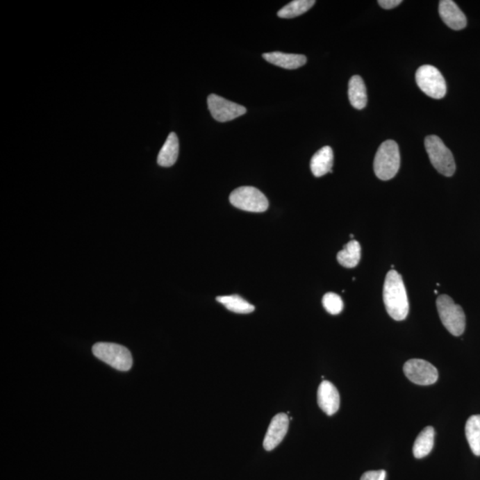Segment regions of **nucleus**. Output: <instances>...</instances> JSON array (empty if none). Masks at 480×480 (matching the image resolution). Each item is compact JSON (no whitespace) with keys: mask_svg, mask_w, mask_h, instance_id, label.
Masks as SVG:
<instances>
[{"mask_svg":"<svg viewBox=\"0 0 480 480\" xmlns=\"http://www.w3.org/2000/svg\"><path fill=\"white\" fill-rule=\"evenodd\" d=\"M383 301L388 314L393 320L402 321L408 317L409 303L405 284L402 275L394 270L386 275L383 285Z\"/></svg>","mask_w":480,"mask_h":480,"instance_id":"1","label":"nucleus"},{"mask_svg":"<svg viewBox=\"0 0 480 480\" xmlns=\"http://www.w3.org/2000/svg\"><path fill=\"white\" fill-rule=\"evenodd\" d=\"M400 167L399 146L392 140L383 142L376 152L374 170L380 180L388 181L396 176Z\"/></svg>","mask_w":480,"mask_h":480,"instance_id":"2","label":"nucleus"},{"mask_svg":"<svg viewBox=\"0 0 480 480\" xmlns=\"http://www.w3.org/2000/svg\"><path fill=\"white\" fill-rule=\"evenodd\" d=\"M426 151L432 166L445 176H452L456 172V162L452 152L436 135H429L424 141Z\"/></svg>","mask_w":480,"mask_h":480,"instance_id":"3","label":"nucleus"},{"mask_svg":"<svg viewBox=\"0 0 480 480\" xmlns=\"http://www.w3.org/2000/svg\"><path fill=\"white\" fill-rule=\"evenodd\" d=\"M437 308L442 323L447 331L454 336H462L466 326V317L463 308L447 295L438 297Z\"/></svg>","mask_w":480,"mask_h":480,"instance_id":"4","label":"nucleus"},{"mask_svg":"<svg viewBox=\"0 0 480 480\" xmlns=\"http://www.w3.org/2000/svg\"><path fill=\"white\" fill-rule=\"evenodd\" d=\"M92 351L95 357L117 370L125 372L131 370V352L122 345L111 342H98L93 346Z\"/></svg>","mask_w":480,"mask_h":480,"instance_id":"5","label":"nucleus"},{"mask_svg":"<svg viewBox=\"0 0 480 480\" xmlns=\"http://www.w3.org/2000/svg\"><path fill=\"white\" fill-rule=\"evenodd\" d=\"M415 81L419 88L433 99H441L447 94L446 81L436 67H420L415 73Z\"/></svg>","mask_w":480,"mask_h":480,"instance_id":"6","label":"nucleus"},{"mask_svg":"<svg viewBox=\"0 0 480 480\" xmlns=\"http://www.w3.org/2000/svg\"><path fill=\"white\" fill-rule=\"evenodd\" d=\"M230 201L235 208L247 212L263 213L269 208V201L265 194L250 186L234 190L231 193Z\"/></svg>","mask_w":480,"mask_h":480,"instance_id":"7","label":"nucleus"},{"mask_svg":"<svg viewBox=\"0 0 480 480\" xmlns=\"http://www.w3.org/2000/svg\"><path fill=\"white\" fill-rule=\"evenodd\" d=\"M404 373L412 383L427 386L434 384L438 379L437 368L424 359H410L404 365Z\"/></svg>","mask_w":480,"mask_h":480,"instance_id":"8","label":"nucleus"},{"mask_svg":"<svg viewBox=\"0 0 480 480\" xmlns=\"http://www.w3.org/2000/svg\"><path fill=\"white\" fill-rule=\"evenodd\" d=\"M208 105L210 113L219 122H227L247 113V109L242 105L224 99L219 95L210 94L208 97Z\"/></svg>","mask_w":480,"mask_h":480,"instance_id":"9","label":"nucleus"},{"mask_svg":"<svg viewBox=\"0 0 480 480\" xmlns=\"http://www.w3.org/2000/svg\"><path fill=\"white\" fill-rule=\"evenodd\" d=\"M289 418L288 415L279 414L272 420L263 440V447L267 451L275 449L288 433Z\"/></svg>","mask_w":480,"mask_h":480,"instance_id":"10","label":"nucleus"},{"mask_svg":"<svg viewBox=\"0 0 480 480\" xmlns=\"http://www.w3.org/2000/svg\"><path fill=\"white\" fill-rule=\"evenodd\" d=\"M438 12L442 21L452 30L460 31L466 27L465 15L452 0H441Z\"/></svg>","mask_w":480,"mask_h":480,"instance_id":"11","label":"nucleus"},{"mask_svg":"<svg viewBox=\"0 0 480 480\" xmlns=\"http://www.w3.org/2000/svg\"><path fill=\"white\" fill-rule=\"evenodd\" d=\"M317 404L327 415H335L340 408V395L336 387L329 381L320 383L317 390Z\"/></svg>","mask_w":480,"mask_h":480,"instance_id":"12","label":"nucleus"},{"mask_svg":"<svg viewBox=\"0 0 480 480\" xmlns=\"http://www.w3.org/2000/svg\"><path fill=\"white\" fill-rule=\"evenodd\" d=\"M263 57L267 62L287 69L300 68V67L304 66L307 63L306 56L297 55V53H263Z\"/></svg>","mask_w":480,"mask_h":480,"instance_id":"13","label":"nucleus"},{"mask_svg":"<svg viewBox=\"0 0 480 480\" xmlns=\"http://www.w3.org/2000/svg\"><path fill=\"white\" fill-rule=\"evenodd\" d=\"M333 152L331 147L325 146L313 155L311 160V169L314 176L321 177L332 173Z\"/></svg>","mask_w":480,"mask_h":480,"instance_id":"14","label":"nucleus"},{"mask_svg":"<svg viewBox=\"0 0 480 480\" xmlns=\"http://www.w3.org/2000/svg\"><path fill=\"white\" fill-rule=\"evenodd\" d=\"M179 155V141L176 133H171L158 156V164L160 167H170L176 164Z\"/></svg>","mask_w":480,"mask_h":480,"instance_id":"15","label":"nucleus"},{"mask_svg":"<svg viewBox=\"0 0 480 480\" xmlns=\"http://www.w3.org/2000/svg\"><path fill=\"white\" fill-rule=\"evenodd\" d=\"M348 94L349 101L355 109L363 110L367 106V88L363 79L359 76L355 75L349 79Z\"/></svg>","mask_w":480,"mask_h":480,"instance_id":"16","label":"nucleus"},{"mask_svg":"<svg viewBox=\"0 0 480 480\" xmlns=\"http://www.w3.org/2000/svg\"><path fill=\"white\" fill-rule=\"evenodd\" d=\"M435 431L433 427L428 426L420 432L415 441L413 452L415 458L422 459L431 452L434 447Z\"/></svg>","mask_w":480,"mask_h":480,"instance_id":"17","label":"nucleus"},{"mask_svg":"<svg viewBox=\"0 0 480 480\" xmlns=\"http://www.w3.org/2000/svg\"><path fill=\"white\" fill-rule=\"evenodd\" d=\"M361 258V247L357 240L349 241L345 249L337 254V260L345 268H355Z\"/></svg>","mask_w":480,"mask_h":480,"instance_id":"18","label":"nucleus"},{"mask_svg":"<svg viewBox=\"0 0 480 480\" xmlns=\"http://www.w3.org/2000/svg\"><path fill=\"white\" fill-rule=\"evenodd\" d=\"M216 301L224 305L227 310L235 313L249 314L253 313L256 309L254 305L249 304L240 295H224V297L216 298Z\"/></svg>","mask_w":480,"mask_h":480,"instance_id":"19","label":"nucleus"},{"mask_svg":"<svg viewBox=\"0 0 480 480\" xmlns=\"http://www.w3.org/2000/svg\"><path fill=\"white\" fill-rule=\"evenodd\" d=\"M465 435L472 453L480 456V415L470 416L466 422Z\"/></svg>","mask_w":480,"mask_h":480,"instance_id":"20","label":"nucleus"},{"mask_svg":"<svg viewBox=\"0 0 480 480\" xmlns=\"http://www.w3.org/2000/svg\"><path fill=\"white\" fill-rule=\"evenodd\" d=\"M316 1L314 0H295L289 3L278 12V17L285 19H291L304 15L309 11Z\"/></svg>","mask_w":480,"mask_h":480,"instance_id":"21","label":"nucleus"},{"mask_svg":"<svg viewBox=\"0 0 480 480\" xmlns=\"http://www.w3.org/2000/svg\"><path fill=\"white\" fill-rule=\"evenodd\" d=\"M322 304L327 313L332 315H338L343 309L342 298L335 292H327L324 295Z\"/></svg>","mask_w":480,"mask_h":480,"instance_id":"22","label":"nucleus"},{"mask_svg":"<svg viewBox=\"0 0 480 480\" xmlns=\"http://www.w3.org/2000/svg\"><path fill=\"white\" fill-rule=\"evenodd\" d=\"M386 470H370L362 475L361 480H386Z\"/></svg>","mask_w":480,"mask_h":480,"instance_id":"23","label":"nucleus"},{"mask_svg":"<svg viewBox=\"0 0 480 480\" xmlns=\"http://www.w3.org/2000/svg\"><path fill=\"white\" fill-rule=\"evenodd\" d=\"M402 0H379V1H378V4H379L381 8L387 9V10L396 8V6L402 4Z\"/></svg>","mask_w":480,"mask_h":480,"instance_id":"24","label":"nucleus"}]
</instances>
